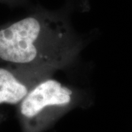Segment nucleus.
I'll return each instance as SVG.
<instances>
[{"label": "nucleus", "instance_id": "nucleus-1", "mask_svg": "<svg viewBox=\"0 0 132 132\" xmlns=\"http://www.w3.org/2000/svg\"><path fill=\"white\" fill-rule=\"evenodd\" d=\"M79 46L58 15L38 13L0 27V62L63 68L73 62Z\"/></svg>", "mask_w": 132, "mask_h": 132}, {"label": "nucleus", "instance_id": "nucleus-4", "mask_svg": "<svg viewBox=\"0 0 132 132\" xmlns=\"http://www.w3.org/2000/svg\"><path fill=\"white\" fill-rule=\"evenodd\" d=\"M18 1H19V0H0V2H7V3H15V2H16Z\"/></svg>", "mask_w": 132, "mask_h": 132}, {"label": "nucleus", "instance_id": "nucleus-3", "mask_svg": "<svg viewBox=\"0 0 132 132\" xmlns=\"http://www.w3.org/2000/svg\"><path fill=\"white\" fill-rule=\"evenodd\" d=\"M60 68L52 65L0 66V104H19L38 82Z\"/></svg>", "mask_w": 132, "mask_h": 132}, {"label": "nucleus", "instance_id": "nucleus-2", "mask_svg": "<svg viewBox=\"0 0 132 132\" xmlns=\"http://www.w3.org/2000/svg\"><path fill=\"white\" fill-rule=\"evenodd\" d=\"M80 90L48 77L29 91L20 103L21 115L27 120H34L52 109H64L73 104Z\"/></svg>", "mask_w": 132, "mask_h": 132}]
</instances>
